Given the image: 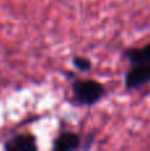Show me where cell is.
<instances>
[{
    "label": "cell",
    "instance_id": "cell-1",
    "mask_svg": "<svg viewBox=\"0 0 150 151\" xmlns=\"http://www.w3.org/2000/svg\"><path fill=\"white\" fill-rule=\"evenodd\" d=\"M72 102L77 106H94L106 96V89L96 80H74L71 85Z\"/></svg>",
    "mask_w": 150,
    "mask_h": 151
},
{
    "label": "cell",
    "instance_id": "cell-2",
    "mask_svg": "<svg viewBox=\"0 0 150 151\" xmlns=\"http://www.w3.org/2000/svg\"><path fill=\"white\" fill-rule=\"evenodd\" d=\"M124 83L128 90H137L150 83V63L130 65V69L125 73Z\"/></svg>",
    "mask_w": 150,
    "mask_h": 151
},
{
    "label": "cell",
    "instance_id": "cell-3",
    "mask_svg": "<svg viewBox=\"0 0 150 151\" xmlns=\"http://www.w3.org/2000/svg\"><path fill=\"white\" fill-rule=\"evenodd\" d=\"M3 149L5 151H37L36 137L31 134H16L4 142Z\"/></svg>",
    "mask_w": 150,
    "mask_h": 151
},
{
    "label": "cell",
    "instance_id": "cell-4",
    "mask_svg": "<svg viewBox=\"0 0 150 151\" xmlns=\"http://www.w3.org/2000/svg\"><path fill=\"white\" fill-rule=\"evenodd\" d=\"M82 146L81 137L73 131H63L53 141L52 149L55 151H72L80 150Z\"/></svg>",
    "mask_w": 150,
    "mask_h": 151
},
{
    "label": "cell",
    "instance_id": "cell-5",
    "mask_svg": "<svg viewBox=\"0 0 150 151\" xmlns=\"http://www.w3.org/2000/svg\"><path fill=\"white\" fill-rule=\"evenodd\" d=\"M122 57L129 61L130 65L150 63V42L141 48H126L122 50Z\"/></svg>",
    "mask_w": 150,
    "mask_h": 151
},
{
    "label": "cell",
    "instance_id": "cell-6",
    "mask_svg": "<svg viewBox=\"0 0 150 151\" xmlns=\"http://www.w3.org/2000/svg\"><path fill=\"white\" fill-rule=\"evenodd\" d=\"M72 66L79 72H89L90 69H92V61L88 57L73 56V57H72Z\"/></svg>",
    "mask_w": 150,
    "mask_h": 151
},
{
    "label": "cell",
    "instance_id": "cell-7",
    "mask_svg": "<svg viewBox=\"0 0 150 151\" xmlns=\"http://www.w3.org/2000/svg\"><path fill=\"white\" fill-rule=\"evenodd\" d=\"M87 141H85V143L81 146V150H89L90 147H92L93 142H94V133H89L87 134Z\"/></svg>",
    "mask_w": 150,
    "mask_h": 151
}]
</instances>
